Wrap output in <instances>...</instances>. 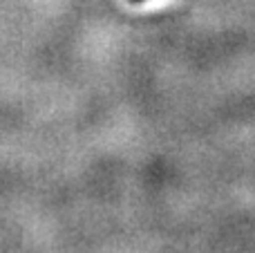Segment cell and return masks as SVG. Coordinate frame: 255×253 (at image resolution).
<instances>
[{"instance_id":"1","label":"cell","mask_w":255,"mask_h":253,"mask_svg":"<svg viewBox=\"0 0 255 253\" xmlns=\"http://www.w3.org/2000/svg\"><path fill=\"white\" fill-rule=\"evenodd\" d=\"M132 2H141V0H132Z\"/></svg>"}]
</instances>
